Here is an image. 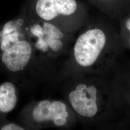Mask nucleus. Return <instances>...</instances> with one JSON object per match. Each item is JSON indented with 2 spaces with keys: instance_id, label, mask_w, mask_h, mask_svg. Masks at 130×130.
Instances as JSON below:
<instances>
[{
  "instance_id": "4",
  "label": "nucleus",
  "mask_w": 130,
  "mask_h": 130,
  "mask_svg": "<svg viewBox=\"0 0 130 130\" xmlns=\"http://www.w3.org/2000/svg\"><path fill=\"white\" fill-rule=\"evenodd\" d=\"M32 47L27 41L21 40L2 52L1 60L11 72L22 70L28 65L32 54Z\"/></svg>"
},
{
  "instance_id": "3",
  "label": "nucleus",
  "mask_w": 130,
  "mask_h": 130,
  "mask_svg": "<svg viewBox=\"0 0 130 130\" xmlns=\"http://www.w3.org/2000/svg\"><path fill=\"white\" fill-rule=\"evenodd\" d=\"M34 120L38 123L53 121L55 125L61 127L67 122L69 113L65 104L59 101L44 100L40 101L33 110Z\"/></svg>"
},
{
  "instance_id": "5",
  "label": "nucleus",
  "mask_w": 130,
  "mask_h": 130,
  "mask_svg": "<svg viewBox=\"0 0 130 130\" xmlns=\"http://www.w3.org/2000/svg\"><path fill=\"white\" fill-rule=\"evenodd\" d=\"M77 6L76 0H37L35 9L40 19L49 22L61 16L72 15Z\"/></svg>"
},
{
  "instance_id": "1",
  "label": "nucleus",
  "mask_w": 130,
  "mask_h": 130,
  "mask_svg": "<svg viewBox=\"0 0 130 130\" xmlns=\"http://www.w3.org/2000/svg\"><path fill=\"white\" fill-rule=\"evenodd\" d=\"M107 41L105 33L99 28L86 31L75 42L73 48L75 60L82 67H93L103 55Z\"/></svg>"
},
{
  "instance_id": "10",
  "label": "nucleus",
  "mask_w": 130,
  "mask_h": 130,
  "mask_svg": "<svg viewBox=\"0 0 130 130\" xmlns=\"http://www.w3.org/2000/svg\"><path fill=\"white\" fill-rule=\"evenodd\" d=\"M126 28L130 31V19L127 20V21H126ZM129 44L130 46V40H129Z\"/></svg>"
},
{
  "instance_id": "8",
  "label": "nucleus",
  "mask_w": 130,
  "mask_h": 130,
  "mask_svg": "<svg viewBox=\"0 0 130 130\" xmlns=\"http://www.w3.org/2000/svg\"><path fill=\"white\" fill-rule=\"evenodd\" d=\"M18 98L13 84L5 82L0 85V112L8 113L14 110Z\"/></svg>"
},
{
  "instance_id": "7",
  "label": "nucleus",
  "mask_w": 130,
  "mask_h": 130,
  "mask_svg": "<svg viewBox=\"0 0 130 130\" xmlns=\"http://www.w3.org/2000/svg\"><path fill=\"white\" fill-rule=\"evenodd\" d=\"M24 21L22 19L11 20L6 23L0 31V50L1 52L19 40H22V28Z\"/></svg>"
},
{
  "instance_id": "6",
  "label": "nucleus",
  "mask_w": 130,
  "mask_h": 130,
  "mask_svg": "<svg viewBox=\"0 0 130 130\" xmlns=\"http://www.w3.org/2000/svg\"><path fill=\"white\" fill-rule=\"evenodd\" d=\"M29 32L35 38V47L43 52L49 50V45L54 40H61L64 37V34L59 28L45 21L33 24L29 28Z\"/></svg>"
},
{
  "instance_id": "9",
  "label": "nucleus",
  "mask_w": 130,
  "mask_h": 130,
  "mask_svg": "<svg viewBox=\"0 0 130 130\" xmlns=\"http://www.w3.org/2000/svg\"><path fill=\"white\" fill-rule=\"evenodd\" d=\"M1 130H24V129L22 127L14 123H9L3 126Z\"/></svg>"
},
{
  "instance_id": "2",
  "label": "nucleus",
  "mask_w": 130,
  "mask_h": 130,
  "mask_svg": "<svg viewBox=\"0 0 130 130\" xmlns=\"http://www.w3.org/2000/svg\"><path fill=\"white\" fill-rule=\"evenodd\" d=\"M103 97L99 89L93 84H78L70 92V105L80 116L93 118L99 115L103 107Z\"/></svg>"
}]
</instances>
